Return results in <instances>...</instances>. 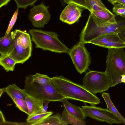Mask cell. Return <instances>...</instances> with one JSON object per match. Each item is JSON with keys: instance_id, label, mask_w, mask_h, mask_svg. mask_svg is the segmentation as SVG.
Returning a JSON list of instances; mask_svg holds the SVG:
<instances>
[{"instance_id": "6da1fadb", "label": "cell", "mask_w": 125, "mask_h": 125, "mask_svg": "<svg viewBox=\"0 0 125 125\" xmlns=\"http://www.w3.org/2000/svg\"><path fill=\"white\" fill-rule=\"evenodd\" d=\"M51 80L67 99L88 103L91 105L100 103V99L88 91L83 85L75 83L61 75L51 78Z\"/></svg>"}, {"instance_id": "7a4b0ae2", "label": "cell", "mask_w": 125, "mask_h": 125, "mask_svg": "<svg viewBox=\"0 0 125 125\" xmlns=\"http://www.w3.org/2000/svg\"><path fill=\"white\" fill-rule=\"evenodd\" d=\"M29 32L35 47L55 53H68L70 50L59 40L55 32L32 29Z\"/></svg>"}, {"instance_id": "3957f363", "label": "cell", "mask_w": 125, "mask_h": 125, "mask_svg": "<svg viewBox=\"0 0 125 125\" xmlns=\"http://www.w3.org/2000/svg\"><path fill=\"white\" fill-rule=\"evenodd\" d=\"M24 88L28 94L44 102H60L65 98L51 80L48 84L41 85L33 81L31 74L25 77Z\"/></svg>"}, {"instance_id": "277c9868", "label": "cell", "mask_w": 125, "mask_h": 125, "mask_svg": "<svg viewBox=\"0 0 125 125\" xmlns=\"http://www.w3.org/2000/svg\"><path fill=\"white\" fill-rule=\"evenodd\" d=\"M105 72L110 79L111 87L121 83L122 75H125V52L124 48L108 49Z\"/></svg>"}, {"instance_id": "5b68a950", "label": "cell", "mask_w": 125, "mask_h": 125, "mask_svg": "<svg viewBox=\"0 0 125 125\" xmlns=\"http://www.w3.org/2000/svg\"><path fill=\"white\" fill-rule=\"evenodd\" d=\"M14 41L7 54L17 64H23L31 56L32 50L31 39L25 31L16 29L12 31Z\"/></svg>"}, {"instance_id": "8992f818", "label": "cell", "mask_w": 125, "mask_h": 125, "mask_svg": "<svg viewBox=\"0 0 125 125\" xmlns=\"http://www.w3.org/2000/svg\"><path fill=\"white\" fill-rule=\"evenodd\" d=\"M117 23L105 27L99 25L94 21L90 13L85 25L80 36V41L84 44L104 34L118 33L125 29V17L117 21Z\"/></svg>"}, {"instance_id": "52a82bcc", "label": "cell", "mask_w": 125, "mask_h": 125, "mask_svg": "<svg viewBox=\"0 0 125 125\" xmlns=\"http://www.w3.org/2000/svg\"><path fill=\"white\" fill-rule=\"evenodd\" d=\"M83 85L88 91L95 95L108 90L111 87V83L105 72L90 71L84 77Z\"/></svg>"}, {"instance_id": "ba28073f", "label": "cell", "mask_w": 125, "mask_h": 125, "mask_svg": "<svg viewBox=\"0 0 125 125\" xmlns=\"http://www.w3.org/2000/svg\"><path fill=\"white\" fill-rule=\"evenodd\" d=\"M85 44L79 41L70 50L68 53L76 69L80 74L86 71L91 63L90 54Z\"/></svg>"}, {"instance_id": "9c48e42d", "label": "cell", "mask_w": 125, "mask_h": 125, "mask_svg": "<svg viewBox=\"0 0 125 125\" xmlns=\"http://www.w3.org/2000/svg\"><path fill=\"white\" fill-rule=\"evenodd\" d=\"M82 108L86 116L96 120L111 125L122 123L118 117L107 108L103 109L95 105H86L82 106Z\"/></svg>"}, {"instance_id": "30bf717a", "label": "cell", "mask_w": 125, "mask_h": 125, "mask_svg": "<svg viewBox=\"0 0 125 125\" xmlns=\"http://www.w3.org/2000/svg\"><path fill=\"white\" fill-rule=\"evenodd\" d=\"M49 8L43 2L39 4L33 5L30 10L28 17L33 26L42 28L47 24L51 17Z\"/></svg>"}, {"instance_id": "8fae6325", "label": "cell", "mask_w": 125, "mask_h": 125, "mask_svg": "<svg viewBox=\"0 0 125 125\" xmlns=\"http://www.w3.org/2000/svg\"><path fill=\"white\" fill-rule=\"evenodd\" d=\"M83 9L73 3H70L61 12L60 20L69 24L77 21L81 16Z\"/></svg>"}, {"instance_id": "7c38bea8", "label": "cell", "mask_w": 125, "mask_h": 125, "mask_svg": "<svg viewBox=\"0 0 125 125\" xmlns=\"http://www.w3.org/2000/svg\"><path fill=\"white\" fill-rule=\"evenodd\" d=\"M91 13L99 25L105 27L117 23L115 16L108 9L93 11Z\"/></svg>"}, {"instance_id": "4fadbf2b", "label": "cell", "mask_w": 125, "mask_h": 125, "mask_svg": "<svg viewBox=\"0 0 125 125\" xmlns=\"http://www.w3.org/2000/svg\"><path fill=\"white\" fill-rule=\"evenodd\" d=\"M29 111L28 115L41 113L43 109L44 102L27 94L25 99Z\"/></svg>"}, {"instance_id": "5bb4252c", "label": "cell", "mask_w": 125, "mask_h": 125, "mask_svg": "<svg viewBox=\"0 0 125 125\" xmlns=\"http://www.w3.org/2000/svg\"><path fill=\"white\" fill-rule=\"evenodd\" d=\"M112 41L123 42L119 37L118 33H112L100 35L90 41L88 43L101 47L104 44Z\"/></svg>"}, {"instance_id": "9a60e30c", "label": "cell", "mask_w": 125, "mask_h": 125, "mask_svg": "<svg viewBox=\"0 0 125 125\" xmlns=\"http://www.w3.org/2000/svg\"><path fill=\"white\" fill-rule=\"evenodd\" d=\"M67 99L65 98L61 100L66 110L70 114L82 120L86 118L82 108L76 106L69 102Z\"/></svg>"}, {"instance_id": "2e32d148", "label": "cell", "mask_w": 125, "mask_h": 125, "mask_svg": "<svg viewBox=\"0 0 125 125\" xmlns=\"http://www.w3.org/2000/svg\"><path fill=\"white\" fill-rule=\"evenodd\" d=\"M5 88V92L12 99L14 98L25 99L27 95L24 89H20L15 84H10Z\"/></svg>"}, {"instance_id": "e0dca14e", "label": "cell", "mask_w": 125, "mask_h": 125, "mask_svg": "<svg viewBox=\"0 0 125 125\" xmlns=\"http://www.w3.org/2000/svg\"><path fill=\"white\" fill-rule=\"evenodd\" d=\"M14 39L12 31L0 39V54H7L13 44Z\"/></svg>"}, {"instance_id": "ac0fdd59", "label": "cell", "mask_w": 125, "mask_h": 125, "mask_svg": "<svg viewBox=\"0 0 125 125\" xmlns=\"http://www.w3.org/2000/svg\"><path fill=\"white\" fill-rule=\"evenodd\" d=\"M61 119L62 121L66 125L69 124L74 125H85L86 122L68 112L64 108L62 112Z\"/></svg>"}, {"instance_id": "d6986e66", "label": "cell", "mask_w": 125, "mask_h": 125, "mask_svg": "<svg viewBox=\"0 0 125 125\" xmlns=\"http://www.w3.org/2000/svg\"><path fill=\"white\" fill-rule=\"evenodd\" d=\"M102 95L104 98L107 105V109L118 117L125 125V118L118 111L112 103L109 94L103 92Z\"/></svg>"}, {"instance_id": "ffe728a7", "label": "cell", "mask_w": 125, "mask_h": 125, "mask_svg": "<svg viewBox=\"0 0 125 125\" xmlns=\"http://www.w3.org/2000/svg\"><path fill=\"white\" fill-rule=\"evenodd\" d=\"M16 64L15 60L7 54H0V65L6 72L13 71Z\"/></svg>"}, {"instance_id": "44dd1931", "label": "cell", "mask_w": 125, "mask_h": 125, "mask_svg": "<svg viewBox=\"0 0 125 125\" xmlns=\"http://www.w3.org/2000/svg\"><path fill=\"white\" fill-rule=\"evenodd\" d=\"M53 114L52 111H47L44 113H40L31 115H28L26 120L27 122L30 125H37Z\"/></svg>"}, {"instance_id": "7402d4cb", "label": "cell", "mask_w": 125, "mask_h": 125, "mask_svg": "<svg viewBox=\"0 0 125 125\" xmlns=\"http://www.w3.org/2000/svg\"><path fill=\"white\" fill-rule=\"evenodd\" d=\"M66 125L62 121L61 116L58 113L53 115H50L37 125Z\"/></svg>"}, {"instance_id": "603a6c76", "label": "cell", "mask_w": 125, "mask_h": 125, "mask_svg": "<svg viewBox=\"0 0 125 125\" xmlns=\"http://www.w3.org/2000/svg\"><path fill=\"white\" fill-rule=\"evenodd\" d=\"M31 77L33 81L41 85L46 84L51 82V78L47 75L36 73L31 75Z\"/></svg>"}, {"instance_id": "cb8c5ba5", "label": "cell", "mask_w": 125, "mask_h": 125, "mask_svg": "<svg viewBox=\"0 0 125 125\" xmlns=\"http://www.w3.org/2000/svg\"><path fill=\"white\" fill-rule=\"evenodd\" d=\"M87 0L91 10V12L93 11L108 10L101 0Z\"/></svg>"}, {"instance_id": "d4e9b609", "label": "cell", "mask_w": 125, "mask_h": 125, "mask_svg": "<svg viewBox=\"0 0 125 125\" xmlns=\"http://www.w3.org/2000/svg\"><path fill=\"white\" fill-rule=\"evenodd\" d=\"M16 105V107L21 111L29 114L28 108L25 99L14 98L12 99Z\"/></svg>"}, {"instance_id": "484cf974", "label": "cell", "mask_w": 125, "mask_h": 125, "mask_svg": "<svg viewBox=\"0 0 125 125\" xmlns=\"http://www.w3.org/2000/svg\"><path fill=\"white\" fill-rule=\"evenodd\" d=\"M66 4L73 3L83 9L89 10L90 12L91 10L87 0H64Z\"/></svg>"}, {"instance_id": "4316f807", "label": "cell", "mask_w": 125, "mask_h": 125, "mask_svg": "<svg viewBox=\"0 0 125 125\" xmlns=\"http://www.w3.org/2000/svg\"><path fill=\"white\" fill-rule=\"evenodd\" d=\"M15 2L17 8L26 9L29 6H33L37 0H13Z\"/></svg>"}, {"instance_id": "83f0119b", "label": "cell", "mask_w": 125, "mask_h": 125, "mask_svg": "<svg viewBox=\"0 0 125 125\" xmlns=\"http://www.w3.org/2000/svg\"><path fill=\"white\" fill-rule=\"evenodd\" d=\"M113 12L116 15L122 17H125V5L118 3L114 5L113 8Z\"/></svg>"}, {"instance_id": "f1b7e54d", "label": "cell", "mask_w": 125, "mask_h": 125, "mask_svg": "<svg viewBox=\"0 0 125 125\" xmlns=\"http://www.w3.org/2000/svg\"><path fill=\"white\" fill-rule=\"evenodd\" d=\"M102 47L110 48H125V43L124 42L112 41L108 42L103 45Z\"/></svg>"}, {"instance_id": "f546056e", "label": "cell", "mask_w": 125, "mask_h": 125, "mask_svg": "<svg viewBox=\"0 0 125 125\" xmlns=\"http://www.w3.org/2000/svg\"><path fill=\"white\" fill-rule=\"evenodd\" d=\"M19 9L17 8L12 15L5 35L7 34L11 31V29L15 23L17 19Z\"/></svg>"}, {"instance_id": "4dcf8cb0", "label": "cell", "mask_w": 125, "mask_h": 125, "mask_svg": "<svg viewBox=\"0 0 125 125\" xmlns=\"http://www.w3.org/2000/svg\"><path fill=\"white\" fill-rule=\"evenodd\" d=\"M118 34L120 39L125 43V29L119 33Z\"/></svg>"}, {"instance_id": "1f68e13d", "label": "cell", "mask_w": 125, "mask_h": 125, "mask_svg": "<svg viewBox=\"0 0 125 125\" xmlns=\"http://www.w3.org/2000/svg\"><path fill=\"white\" fill-rule=\"evenodd\" d=\"M50 102L49 101H46L44 103L43 109L41 113H46L47 112V109L49 103Z\"/></svg>"}, {"instance_id": "d6a6232c", "label": "cell", "mask_w": 125, "mask_h": 125, "mask_svg": "<svg viewBox=\"0 0 125 125\" xmlns=\"http://www.w3.org/2000/svg\"><path fill=\"white\" fill-rule=\"evenodd\" d=\"M10 0H0V8L4 6L8 3Z\"/></svg>"}, {"instance_id": "836d02e7", "label": "cell", "mask_w": 125, "mask_h": 125, "mask_svg": "<svg viewBox=\"0 0 125 125\" xmlns=\"http://www.w3.org/2000/svg\"><path fill=\"white\" fill-rule=\"evenodd\" d=\"M0 125L3 124L6 122L4 116L2 112L0 111Z\"/></svg>"}, {"instance_id": "e575fe53", "label": "cell", "mask_w": 125, "mask_h": 125, "mask_svg": "<svg viewBox=\"0 0 125 125\" xmlns=\"http://www.w3.org/2000/svg\"><path fill=\"white\" fill-rule=\"evenodd\" d=\"M116 3L122 4L125 5V0H115L112 5H114Z\"/></svg>"}, {"instance_id": "d590c367", "label": "cell", "mask_w": 125, "mask_h": 125, "mask_svg": "<svg viewBox=\"0 0 125 125\" xmlns=\"http://www.w3.org/2000/svg\"><path fill=\"white\" fill-rule=\"evenodd\" d=\"M5 92V88H3L0 89V97L2 94Z\"/></svg>"}, {"instance_id": "8d00e7d4", "label": "cell", "mask_w": 125, "mask_h": 125, "mask_svg": "<svg viewBox=\"0 0 125 125\" xmlns=\"http://www.w3.org/2000/svg\"><path fill=\"white\" fill-rule=\"evenodd\" d=\"M121 80V83H125V75H122Z\"/></svg>"}, {"instance_id": "74e56055", "label": "cell", "mask_w": 125, "mask_h": 125, "mask_svg": "<svg viewBox=\"0 0 125 125\" xmlns=\"http://www.w3.org/2000/svg\"><path fill=\"white\" fill-rule=\"evenodd\" d=\"M63 6H64L66 4L64 0H59Z\"/></svg>"}, {"instance_id": "f35d334b", "label": "cell", "mask_w": 125, "mask_h": 125, "mask_svg": "<svg viewBox=\"0 0 125 125\" xmlns=\"http://www.w3.org/2000/svg\"><path fill=\"white\" fill-rule=\"evenodd\" d=\"M115 0H107L108 2L112 4L114 1Z\"/></svg>"}]
</instances>
